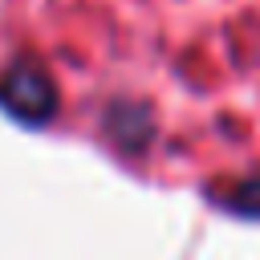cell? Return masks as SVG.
<instances>
[{
  "label": "cell",
  "instance_id": "6da1fadb",
  "mask_svg": "<svg viewBox=\"0 0 260 260\" xmlns=\"http://www.w3.org/2000/svg\"><path fill=\"white\" fill-rule=\"evenodd\" d=\"M0 93H4V106L16 110V114H24V118H45L53 110V85H49V77L41 69H28V65L12 69L4 77V85H0Z\"/></svg>",
  "mask_w": 260,
  "mask_h": 260
}]
</instances>
